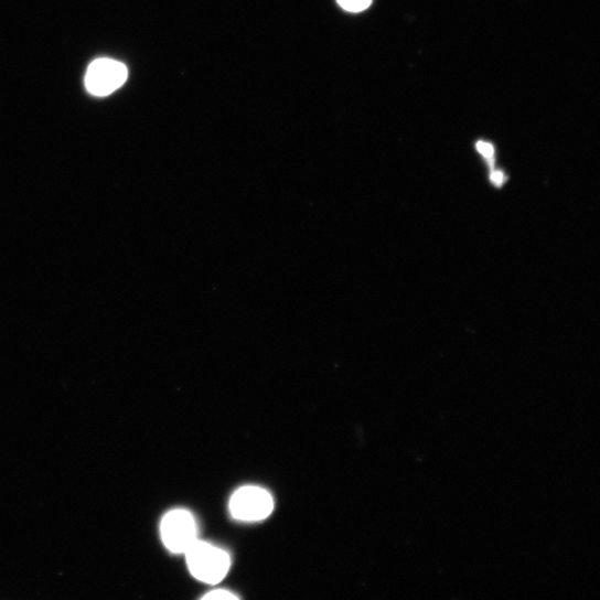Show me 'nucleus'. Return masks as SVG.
Segmentation results:
<instances>
[{
    "label": "nucleus",
    "instance_id": "0eeeda50",
    "mask_svg": "<svg viewBox=\"0 0 600 600\" xmlns=\"http://www.w3.org/2000/svg\"><path fill=\"white\" fill-rule=\"evenodd\" d=\"M203 599H208V600H219V599H225V600H228V599H238V597L228 591V590H223V589H219V590H214L212 592H208L207 594H205L203 597Z\"/></svg>",
    "mask_w": 600,
    "mask_h": 600
},
{
    "label": "nucleus",
    "instance_id": "423d86ee",
    "mask_svg": "<svg viewBox=\"0 0 600 600\" xmlns=\"http://www.w3.org/2000/svg\"><path fill=\"white\" fill-rule=\"evenodd\" d=\"M476 147L479 152L486 159L490 167L493 169L495 154L494 147L486 141H479Z\"/></svg>",
    "mask_w": 600,
    "mask_h": 600
},
{
    "label": "nucleus",
    "instance_id": "7ed1b4c3",
    "mask_svg": "<svg viewBox=\"0 0 600 600\" xmlns=\"http://www.w3.org/2000/svg\"><path fill=\"white\" fill-rule=\"evenodd\" d=\"M231 514L242 522L266 519L274 510L271 495L264 489L246 486L239 489L231 499Z\"/></svg>",
    "mask_w": 600,
    "mask_h": 600
},
{
    "label": "nucleus",
    "instance_id": "f03ea898",
    "mask_svg": "<svg viewBox=\"0 0 600 600\" xmlns=\"http://www.w3.org/2000/svg\"><path fill=\"white\" fill-rule=\"evenodd\" d=\"M161 533L165 546L176 554H185L199 540L196 521L184 510L167 514L162 521Z\"/></svg>",
    "mask_w": 600,
    "mask_h": 600
},
{
    "label": "nucleus",
    "instance_id": "20e7f679",
    "mask_svg": "<svg viewBox=\"0 0 600 600\" xmlns=\"http://www.w3.org/2000/svg\"><path fill=\"white\" fill-rule=\"evenodd\" d=\"M128 77L127 67L110 58L94 61L86 73L85 85L95 96H108L119 89Z\"/></svg>",
    "mask_w": 600,
    "mask_h": 600
},
{
    "label": "nucleus",
    "instance_id": "6e6552de",
    "mask_svg": "<svg viewBox=\"0 0 600 600\" xmlns=\"http://www.w3.org/2000/svg\"><path fill=\"white\" fill-rule=\"evenodd\" d=\"M492 183L497 186L502 188L506 183V176L502 172H493L491 175Z\"/></svg>",
    "mask_w": 600,
    "mask_h": 600
},
{
    "label": "nucleus",
    "instance_id": "f257e3e1",
    "mask_svg": "<svg viewBox=\"0 0 600 600\" xmlns=\"http://www.w3.org/2000/svg\"><path fill=\"white\" fill-rule=\"evenodd\" d=\"M185 554L192 575L203 582L217 583L229 570V555L212 544L196 540Z\"/></svg>",
    "mask_w": 600,
    "mask_h": 600
},
{
    "label": "nucleus",
    "instance_id": "39448f33",
    "mask_svg": "<svg viewBox=\"0 0 600 600\" xmlns=\"http://www.w3.org/2000/svg\"><path fill=\"white\" fill-rule=\"evenodd\" d=\"M341 8L351 13H361L367 10L372 0H338Z\"/></svg>",
    "mask_w": 600,
    "mask_h": 600
}]
</instances>
